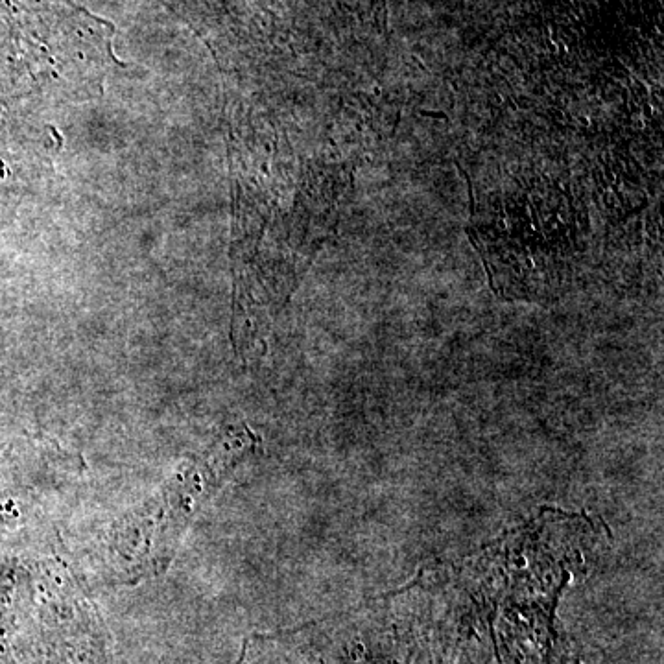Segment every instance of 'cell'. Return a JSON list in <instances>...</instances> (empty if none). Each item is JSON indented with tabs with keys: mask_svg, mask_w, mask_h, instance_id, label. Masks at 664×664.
<instances>
[{
	"mask_svg": "<svg viewBox=\"0 0 664 664\" xmlns=\"http://www.w3.org/2000/svg\"><path fill=\"white\" fill-rule=\"evenodd\" d=\"M259 443L248 427L220 432L209 447L183 463L152 500L111 528V565L133 580L166 570L196 513L246 456L257 452Z\"/></svg>",
	"mask_w": 664,
	"mask_h": 664,
	"instance_id": "1",
	"label": "cell"
}]
</instances>
